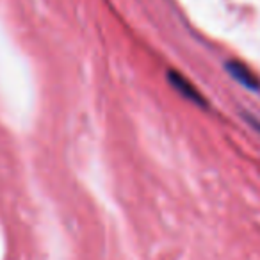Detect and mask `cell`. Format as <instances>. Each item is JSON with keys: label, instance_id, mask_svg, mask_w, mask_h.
<instances>
[{"label": "cell", "instance_id": "cell-1", "mask_svg": "<svg viewBox=\"0 0 260 260\" xmlns=\"http://www.w3.org/2000/svg\"><path fill=\"white\" fill-rule=\"evenodd\" d=\"M170 80H171V84H173V87L175 89H178L180 91L184 96H187V98H191V100H194L196 104H203V98L200 96L198 93H196L194 89H192V86L187 82V80L184 79V77H180L177 72H170Z\"/></svg>", "mask_w": 260, "mask_h": 260}, {"label": "cell", "instance_id": "cell-2", "mask_svg": "<svg viewBox=\"0 0 260 260\" xmlns=\"http://www.w3.org/2000/svg\"><path fill=\"white\" fill-rule=\"evenodd\" d=\"M228 72H230L241 84H244L246 87H249V89H255L256 87V80L253 79L251 73H249L242 64H239V62H230V64H228Z\"/></svg>", "mask_w": 260, "mask_h": 260}]
</instances>
